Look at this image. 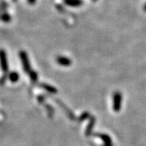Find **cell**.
Here are the masks:
<instances>
[{
	"instance_id": "277c9868",
	"label": "cell",
	"mask_w": 146,
	"mask_h": 146,
	"mask_svg": "<svg viewBox=\"0 0 146 146\" xmlns=\"http://www.w3.org/2000/svg\"><path fill=\"white\" fill-rule=\"evenodd\" d=\"M58 63L63 66H69L71 63H72V61L66 57H58L57 59Z\"/></svg>"
},
{
	"instance_id": "52a82bcc",
	"label": "cell",
	"mask_w": 146,
	"mask_h": 146,
	"mask_svg": "<svg viewBox=\"0 0 146 146\" xmlns=\"http://www.w3.org/2000/svg\"><path fill=\"white\" fill-rule=\"evenodd\" d=\"M93 1H94V2H96V1H97V0H93Z\"/></svg>"
},
{
	"instance_id": "7a4b0ae2",
	"label": "cell",
	"mask_w": 146,
	"mask_h": 146,
	"mask_svg": "<svg viewBox=\"0 0 146 146\" xmlns=\"http://www.w3.org/2000/svg\"><path fill=\"white\" fill-rule=\"evenodd\" d=\"M64 2L67 5L73 7H77L83 4L82 0H64Z\"/></svg>"
},
{
	"instance_id": "5b68a950",
	"label": "cell",
	"mask_w": 146,
	"mask_h": 146,
	"mask_svg": "<svg viewBox=\"0 0 146 146\" xmlns=\"http://www.w3.org/2000/svg\"><path fill=\"white\" fill-rule=\"evenodd\" d=\"M10 78L13 80V81H16L18 80V75L16 73H11L10 75Z\"/></svg>"
},
{
	"instance_id": "3957f363",
	"label": "cell",
	"mask_w": 146,
	"mask_h": 146,
	"mask_svg": "<svg viewBox=\"0 0 146 146\" xmlns=\"http://www.w3.org/2000/svg\"><path fill=\"white\" fill-rule=\"evenodd\" d=\"M21 60H22V63L24 64L25 69L26 71H28L29 68V60H28V57H27L26 54L24 52V51H21Z\"/></svg>"
},
{
	"instance_id": "8992f818",
	"label": "cell",
	"mask_w": 146,
	"mask_h": 146,
	"mask_svg": "<svg viewBox=\"0 0 146 146\" xmlns=\"http://www.w3.org/2000/svg\"><path fill=\"white\" fill-rule=\"evenodd\" d=\"M144 10H145L146 11V3H145V7H144Z\"/></svg>"
},
{
	"instance_id": "6da1fadb",
	"label": "cell",
	"mask_w": 146,
	"mask_h": 146,
	"mask_svg": "<svg viewBox=\"0 0 146 146\" xmlns=\"http://www.w3.org/2000/svg\"><path fill=\"white\" fill-rule=\"evenodd\" d=\"M0 63L2 68L6 71L7 68V57L4 50H0Z\"/></svg>"
}]
</instances>
